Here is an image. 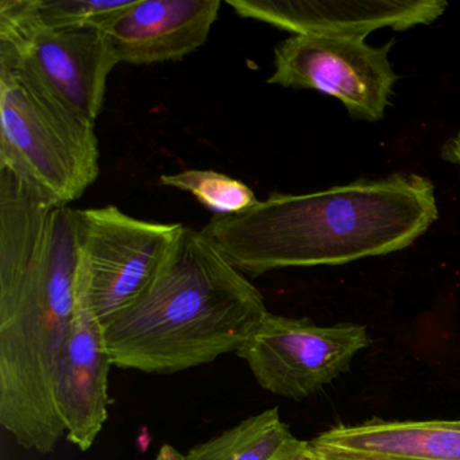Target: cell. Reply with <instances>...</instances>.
Wrapping results in <instances>:
<instances>
[{
    "mask_svg": "<svg viewBox=\"0 0 460 460\" xmlns=\"http://www.w3.org/2000/svg\"><path fill=\"white\" fill-rule=\"evenodd\" d=\"M279 460H316L309 440H298V443Z\"/></svg>",
    "mask_w": 460,
    "mask_h": 460,
    "instance_id": "17",
    "label": "cell"
},
{
    "mask_svg": "<svg viewBox=\"0 0 460 460\" xmlns=\"http://www.w3.org/2000/svg\"><path fill=\"white\" fill-rule=\"evenodd\" d=\"M268 312L249 277L203 231L182 226L160 270L104 336L117 367L174 374L238 352Z\"/></svg>",
    "mask_w": 460,
    "mask_h": 460,
    "instance_id": "3",
    "label": "cell"
},
{
    "mask_svg": "<svg viewBox=\"0 0 460 460\" xmlns=\"http://www.w3.org/2000/svg\"><path fill=\"white\" fill-rule=\"evenodd\" d=\"M441 157L447 163L454 164L460 168V130L457 131L456 136L452 137L443 145Z\"/></svg>",
    "mask_w": 460,
    "mask_h": 460,
    "instance_id": "16",
    "label": "cell"
},
{
    "mask_svg": "<svg viewBox=\"0 0 460 460\" xmlns=\"http://www.w3.org/2000/svg\"><path fill=\"white\" fill-rule=\"evenodd\" d=\"M164 187L190 193L199 203L217 215H233L252 208L258 203L252 188L227 174L207 169H190L176 174H163Z\"/></svg>",
    "mask_w": 460,
    "mask_h": 460,
    "instance_id": "14",
    "label": "cell"
},
{
    "mask_svg": "<svg viewBox=\"0 0 460 460\" xmlns=\"http://www.w3.org/2000/svg\"><path fill=\"white\" fill-rule=\"evenodd\" d=\"M95 123L50 93L28 68L0 58V169L48 203L68 207L101 173Z\"/></svg>",
    "mask_w": 460,
    "mask_h": 460,
    "instance_id": "4",
    "label": "cell"
},
{
    "mask_svg": "<svg viewBox=\"0 0 460 460\" xmlns=\"http://www.w3.org/2000/svg\"><path fill=\"white\" fill-rule=\"evenodd\" d=\"M111 365L104 327L93 311L79 265L74 317L56 381V403L66 440L80 451L93 446L109 419Z\"/></svg>",
    "mask_w": 460,
    "mask_h": 460,
    "instance_id": "9",
    "label": "cell"
},
{
    "mask_svg": "<svg viewBox=\"0 0 460 460\" xmlns=\"http://www.w3.org/2000/svg\"><path fill=\"white\" fill-rule=\"evenodd\" d=\"M157 460H185V455L177 451L174 447L165 444V446L161 447L160 452L157 455Z\"/></svg>",
    "mask_w": 460,
    "mask_h": 460,
    "instance_id": "19",
    "label": "cell"
},
{
    "mask_svg": "<svg viewBox=\"0 0 460 460\" xmlns=\"http://www.w3.org/2000/svg\"><path fill=\"white\" fill-rule=\"evenodd\" d=\"M181 227L136 219L114 206L76 209L79 265L103 327L144 292Z\"/></svg>",
    "mask_w": 460,
    "mask_h": 460,
    "instance_id": "6",
    "label": "cell"
},
{
    "mask_svg": "<svg viewBox=\"0 0 460 460\" xmlns=\"http://www.w3.org/2000/svg\"><path fill=\"white\" fill-rule=\"evenodd\" d=\"M236 15L292 36L363 39L379 29L430 25L448 9L444 0H227Z\"/></svg>",
    "mask_w": 460,
    "mask_h": 460,
    "instance_id": "10",
    "label": "cell"
},
{
    "mask_svg": "<svg viewBox=\"0 0 460 460\" xmlns=\"http://www.w3.org/2000/svg\"><path fill=\"white\" fill-rule=\"evenodd\" d=\"M394 40L371 47L363 39L290 36L274 49L268 84L314 90L338 99L354 119H384L398 76L389 53Z\"/></svg>",
    "mask_w": 460,
    "mask_h": 460,
    "instance_id": "8",
    "label": "cell"
},
{
    "mask_svg": "<svg viewBox=\"0 0 460 460\" xmlns=\"http://www.w3.org/2000/svg\"><path fill=\"white\" fill-rule=\"evenodd\" d=\"M297 443L279 408H273L193 447L185 460H279Z\"/></svg>",
    "mask_w": 460,
    "mask_h": 460,
    "instance_id": "13",
    "label": "cell"
},
{
    "mask_svg": "<svg viewBox=\"0 0 460 460\" xmlns=\"http://www.w3.org/2000/svg\"><path fill=\"white\" fill-rule=\"evenodd\" d=\"M76 209L0 249V424L22 448L49 454L66 435L58 366L76 301Z\"/></svg>",
    "mask_w": 460,
    "mask_h": 460,
    "instance_id": "2",
    "label": "cell"
},
{
    "mask_svg": "<svg viewBox=\"0 0 460 460\" xmlns=\"http://www.w3.org/2000/svg\"><path fill=\"white\" fill-rule=\"evenodd\" d=\"M438 219L432 181L395 173L304 195L273 193L238 214L215 215L201 231L242 273L258 277L401 252Z\"/></svg>",
    "mask_w": 460,
    "mask_h": 460,
    "instance_id": "1",
    "label": "cell"
},
{
    "mask_svg": "<svg viewBox=\"0 0 460 460\" xmlns=\"http://www.w3.org/2000/svg\"><path fill=\"white\" fill-rule=\"evenodd\" d=\"M0 58L22 64L93 123L103 110L109 76L120 64L104 29L39 28L28 20L25 0H0Z\"/></svg>",
    "mask_w": 460,
    "mask_h": 460,
    "instance_id": "5",
    "label": "cell"
},
{
    "mask_svg": "<svg viewBox=\"0 0 460 460\" xmlns=\"http://www.w3.org/2000/svg\"><path fill=\"white\" fill-rule=\"evenodd\" d=\"M220 0H133L104 28L120 64L180 61L203 47Z\"/></svg>",
    "mask_w": 460,
    "mask_h": 460,
    "instance_id": "11",
    "label": "cell"
},
{
    "mask_svg": "<svg viewBox=\"0 0 460 460\" xmlns=\"http://www.w3.org/2000/svg\"><path fill=\"white\" fill-rule=\"evenodd\" d=\"M312 447L368 460H460V419L338 425L309 440Z\"/></svg>",
    "mask_w": 460,
    "mask_h": 460,
    "instance_id": "12",
    "label": "cell"
},
{
    "mask_svg": "<svg viewBox=\"0 0 460 460\" xmlns=\"http://www.w3.org/2000/svg\"><path fill=\"white\" fill-rule=\"evenodd\" d=\"M311 444V443H309ZM316 460H368L363 457L354 456V455L341 454V452L324 451V449H317L312 447Z\"/></svg>",
    "mask_w": 460,
    "mask_h": 460,
    "instance_id": "18",
    "label": "cell"
},
{
    "mask_svg": "<svg viewBox=\"0 0 460 460\" xmlns=\"http://www.w3.org/2000/svg\"><path fill=\"white\" fill-rule=\"evenodd\" d=\"M371 341L365 325L323 327L268 312L236 354L246 360L261 387L301 401L346 373Z\"/></svg>",
    "mask_w": 460,
    "mask_h": 460,
    "instance_id": "7",
    "label": "cell"
},
{
    "mask_svg": "<svg viewBox=\"0 0 460 460\" xmlns=\"http://www.w3.org/2000/svg\"><path fill=\"white\" fill-rule=\"evenodd\" d=\"M133 0H25L28 20L39 28L66 29L96 26L110 21Z\"/></svg>",
    "mask_w": 460,
    "mask_h": 460,
    "instance_id": "15",
    "label": "cell"
}]
</instances>
